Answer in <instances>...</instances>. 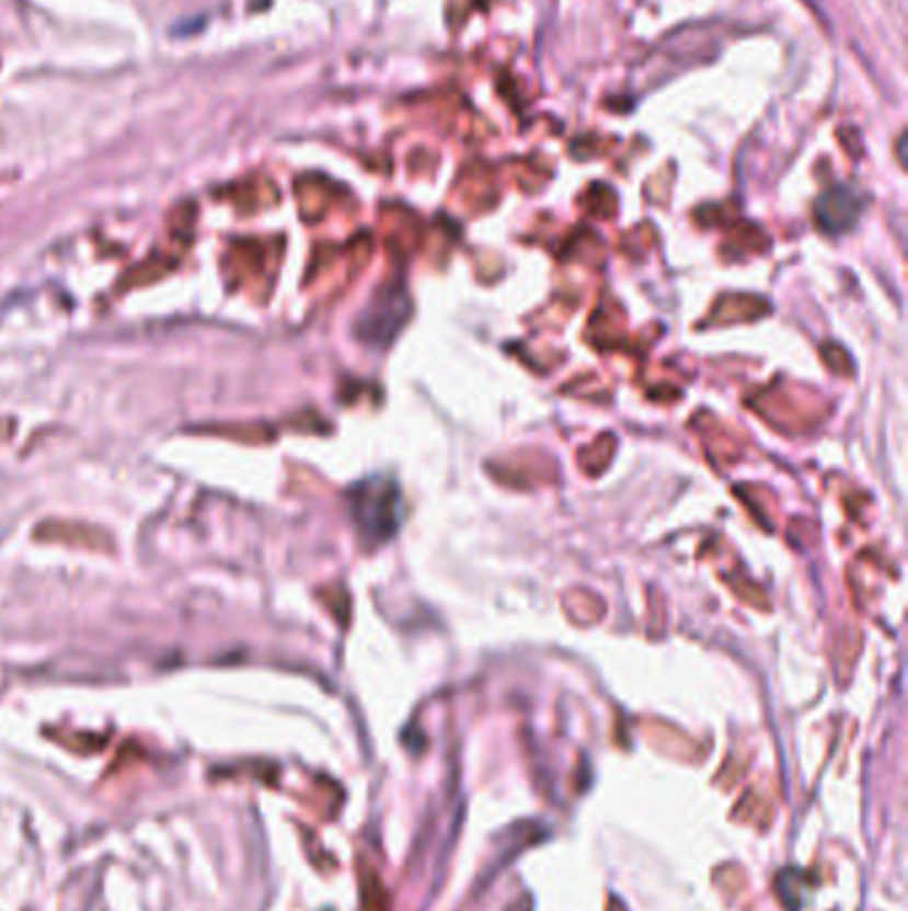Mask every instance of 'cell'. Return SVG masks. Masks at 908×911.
Instances as JSON below:
<instances>
[{"label":"cell","mask_w":908,"mask_h":911,"mask_svg":"<svg viewBox=\"0 0 908 911\" xmlns=\"http://www.w3.org/2000/svg\"><path fill=\"white\" fill-rule=\"evenodd\" d=\"M352 517L363 538L384 542L400 525V491L389 480H368L352 491Z\"/></svg>","instance_id":"cell-1"},{"label":"cell","mask_w":908,"mask_h":911,"mask_svg":"<svg viewBox=\"0 0 908 911\" xmlns=\"http://www.w3.org/2000/svg\"><path fill=\"white\" fill-rule=\"evenodd\" d=\"M818 216H820V225H824L826 229H844V227H850L852 219L858 216V203L852 201L850 192H844V190L831 192V195H826L824 201H820Z\"/></svg>","instance_id":"cell-2"}]
</instances>
